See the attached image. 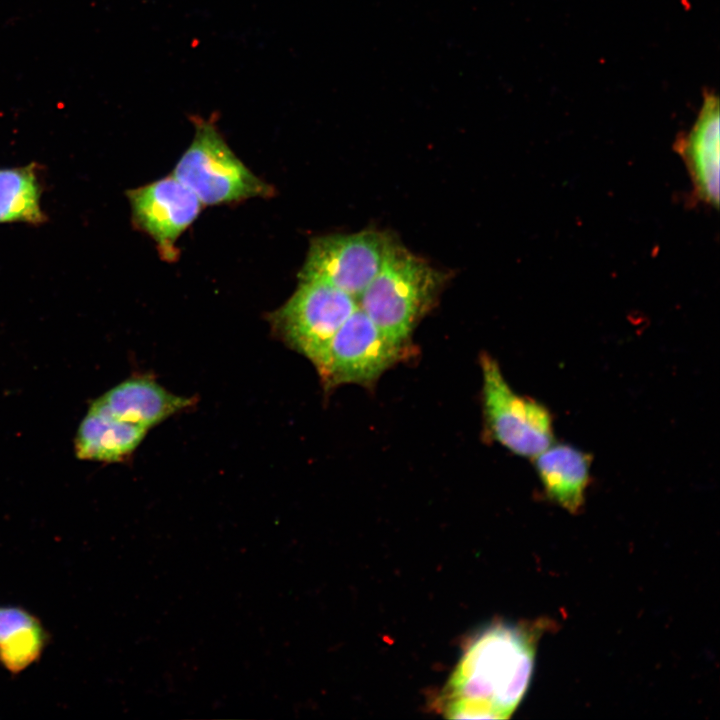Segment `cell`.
I'll return each mask as SVG.
<instances>
[{
	"label": "cell",
	"instance_id": "4fadbf2b",
	"mask_svg": "<svg viewBox=\"0 0 720 720\" xmlns=\"http://www.w3.org/2000/svg\"><path fill=\"white\" fill-rule=\"evenodd\" d=\"M49 641L38 617L18 606L0 607V664L18 674L37 662Z\"/></svg>",
	"mask_w": 720,
	"mask_h": 720
},
{
	"label": "cell",
	"instance_id": "52a82bcc",
	"mask_svg": "<svg viewBox=\"0 0 720 720\" xmlns=\"http://www.w3.org/2000/svg\"><path fill=\"white\" fill-rule=\"evenodd\" d=\"M403 346L387 338L358 306L333 336L316 368L327 387L369 384L401 356Z\"/></svg>",
	"mask_w": 720,
	"mask_h": 720
},
{
	"label": "cell",
	"instance_id": "277c9868",
	"mask_svg": "<svg viewBox=\"0 0 720 720\" xmlns=\"http://www.w3.org/2000/svg\"><path fill=\"white\" fill-rule=\"evenodd\" d=\"M357 299L320 280L300 279L293 295L269 314L276 336L317 368L329 344L350 315Z\"/></svg>",
	"mask_w": 720,
	"mask_h": 720
},
{
	"label": "cell",
	"instance_id": "8992f818",
	"mask_svg": "<svg viewBox=\"0 0 720 720\" xmlns=\"http://www.w3.org/2000/svg\"><path fill=\"white\" fill-rule=\"evenodd\" d=\"M396 244L389 235L374 230L315 238L299 278L326 282L358 299Z\"/></svg>",
	"mask_w": 720,
	"mask_h": 720
},
{
	"label": "cell",
	"instance_id": "5b68a950",
	"mask_svg": "<svg viewBox=\"0 0 720 720\" xmlns=\"http://www.w3.org/2000/svg\"><path fill=\"white\" fill-rule=\"evenodd\" d=\"M483 403L493 439L512 453L534 458L554 443L553 418L541 402L517 394L489 355L481 357Z\"/></svg>",
	"mask_w": 720,
	"mask_h": 720
},
{
	"label": "cell",
	"instance_id": "3957f363",
	"mask_svg": "<svg viewBox=\"0 0 720 720\" xmlns=\"http://www.w3.org/2000/svg\"><path fill=\"white\" fill-rule=\"evenodd\" d=\"M194 137L175 166L173 176L202 204L214 205L271 194L229 148L212 119L193 117Z\"/></svg>",
	"mask_w": 720,
	"mask_h": 720
},
{
	"label": "cell",
	"instance_id": "30bf717a",
	"mask_svg": "<svg viewBox=\"0 0 720 720\" xmlns=\"http://www.w3.org/2000/svg\"><path fill=\"white\" fill-rule=\"evenodd\" d=\"M93 405L112 417L145 429L192 406L193 399L175 395L148 377H132L116 385Z\"/></svg>",
	"mask_w": 720,
	"mask_h": 720
},
{
	"label": "cell",
	"instance_id": "ba28073f",
	"mask_svg": "<svg viewBox=\"0 0 720 720\" xmlns=\"http://www.w3.org/2000/svg\"><path fill=\"white\" fill-rule=\"evenodd\" d=\"M132 218L157 244L161 256L174 260L175 243L197 218L202 203L173 175L127 193Z\"/></svg>",
	"mask_w": 720,
	"mask_h": 720
},
{
	"label": "cell",
	"instance_id": "7a4b0ae2",
	"mask_svg": "<svg viewBox=\"0 0 720 720\" xmlns=\"http://www.w3.org/2000/svg\"><path fill=\"white\" fill-rule=\"evenodd\" d=\"M442 282L439 271L396 244L358 306L387 338L404 346Z\"/></svg>",
	"mask_w": 720,
	"mask_h": 720
},
{
	"label": "cell",
	"instance_id": "9c48e42d",
	"mask_svg": "<svg viewBox=\"0 0 720 720\" xmlns=\"http://www.w3.org/2000/svg\"><path fill=\"white\" fill-rule=\"evenodd\" d=\"M719 123L718 97L706 93L691 130L674 143L688 170L696 199L715 209L719 206Z\"/></svg>",
	"mask_w": 720,
	"mask_h": 720
},
{
	"label": "cell",
	"instance_id": "6da1fadb",
	"mask_svg": "<svg viewBox=\"0 0 720 720\" xmlns=\"http://www.w3.org/2000/svg\"><path fill=\"white\" fill-rule=\"evenodd\" d=\"M534 631L497 623L477 633L452 672L444 695L451 719H507L531 681Z\"/></svg>",
	"mask_w": 720,
	"mask_h": 720
},
{
	"label": "cell",
	"instance_id": "5bb4252c",
	"mask_svg": "<svg viewBox=\"0 0 720 720\" xmlns=\"http://www.w3.org/2000/svg\"><path fill=\"white\" fill-rule=\"evenodd\" d=\"M40 197L41 188L34 163L0 169V223H44L46 215L42 211Z\"/></svg>",
	"mask_w": 720,
	"mask_h": 720
},
{
	"label": "cell",
	"instance_id": "7c38bea8",
	"mask_svg": "<svg viewBox=\"0 0 720 720\" xmlns=\"http://www.w3.org/2000/svg\"><path fill=\"white\" fill-rule=\"evenodd\" d=\"M147 429L118 420L91 403L75 438L80 459L119 462L140 444Z\"/></svg>",
	"mask_w": 720,
	"mask_h": 720
},
{
	"label": "cell",
	"instance_id": "8fae6325",
	"mask_svg": "<svg viewBox=\"0 0 720 720\" xmlns=\"http://www.w3.org/2000/svg\"><path fill=\"white\" fill-rule=\"evenodd\" d=\"M533 461L546 496L570 513L579 512L590 482L592 456L570 444L554 442Z\"/></svg>",
	"mask_w": 720,
	"mask_h": 720
}]
</instances>
